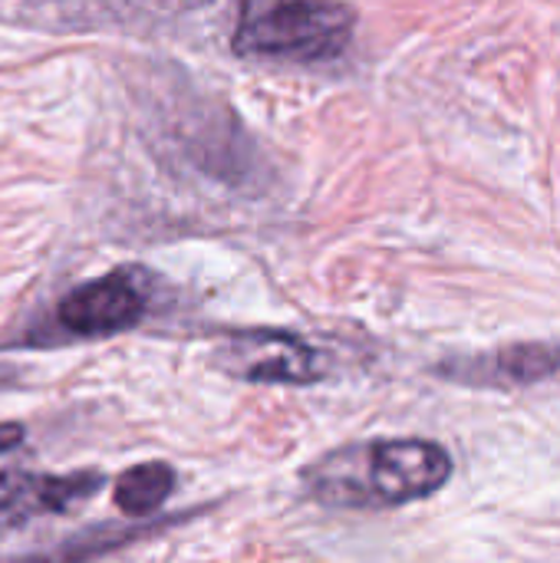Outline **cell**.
<instances>
[{
    "mask_svg": "<svg viewBox=\"0 0 560 563\" xmlns=\"http://www.w3.org/2000/svg\"><path fill=\"white\" fill-rule=\"evenodd\" d=\"M353 30L356 13L340 0H244L231 46L251 59L323 63L350 46Z\"/></svg>",
    "mask_w": 560,
    "mask_h": 563,
    "instance_id": "7a4b0ae2",
    "label": "cell"
},
{
    "mask_svg": "<svg viewBox=\"0 0 560 563\" xmlns=\"http://www.w3.org/2000/svg\"><path fill=\"white\" fill-rule=\"evenodd\" d=\"M23 439L20 426H0V459L17 449ZM102 488V475L76 472V475H43L23 468H0V538L43 518L66 515L73 505L92 498Z\"/></svg>",
    "mask_w": 560,
    "mask_h": 563,
    "instance_id": "5b68a950",
    "label": "cell"
},
{
    "mask_svg": "<svg viewBox=\"0 0 560 563\" xmlns=\"http://www.w3.org/2000/svg\"><path fill=\"white\" fill-rule=\"evenodd\" d=\"M452 468V455L439 442L373 439L323 455L304 472V485L323 508L383 511L442 492Z\"/></svg>",
    "mask_w": 560,
    "mask_h": 563,
    "instance_id": "6da1fadb",
    "label": "cell"
},
{
    "mask_svg": "<svg viewBox=\"0 0 560 563\" xmlns=\"http://www.w3.org/2000/svg\"><path fill=\"white\" fill-rule=\"evenodd\" d=\"M155 280L142 267H119L112 274H102L76 290H69L50 323L40 327V333L26 336L33 346H53L69 340H99L122 330H132L142 323L152 310Z\"/></svg>",
    "mask_w": 560,
    "mask_h": 563,
    "instance_id": "3957f363",
    "label": "cell"
},
{
    "mask_svg": "<svg viewBox=\"0 0 560 563\" xmlns=\"http://www.w3.org/2000/svg\"><path fill=\"white\" fill-rule=\"evenodd\" d=\"M439 376L462 386L482 389H515L535 386L560 373V346L554 343H512L479 356H455L436 366Z\"/></svg>",
    "mask_w": 560,
    "mask_h": 563,
    "instance_id": "8992f818",
    "label": "cell"
},
{
    "mask_svg": "<svg viewBox=\"0 0 560 563\" xmlns=\"http://www.w3.org/2000/svg\"><path fill=\"white\" fill-rule=\"evenodd\" d=\"M218 369L244 383H317L327 373V356L284 330H241L215 350Z\"/></svg>",
    "mask_w": 560,
    "mask_h": 563,
    "instance_id": "277c9868",
    "label": "cell"
},
{
    "mask_svg": "<svg viewBox=\"0 0 560 563\" xmlns=\"http://www.w3.org/2000/svg\"><path fill=\"white\" fill-rule=\"evenodd\" d=\"M172 492H175V472L165 462H145L116 478L112 501L129 518H149L168 501Z\"/></svg>",
    "mask_w": 560,
    "mask_h": 563,
    "instance_id": "52a82bcc",
    "label": "cell"
}]
</instances>
